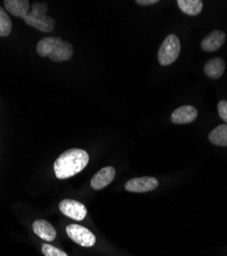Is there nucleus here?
Wrapping results in <instances>:
<instances>
[{
    "label": "nucleus",
    "instance_id": "39448f33",
    "mask_svg": "<svg viewBox=\"0 0 227 256\" xmlns=\"http://www.w3.org/2000/svg\"><path fill=\"white\" fill-rule=\"evenodd\" d=\"M58 208L64 216L75 220H83L87 214V208L84 204L72 199H65L60 201Z\"/></svg>",
    "mask_w": 227,
    "mask_h": 256
},
{
    "label": "nucleus",
    "instance_id": "423d86ee",
    "mask_svg": "<svg viewBox=\"0 0 227 256\" xmlns=\"http://www.w3.org/2000/svg\"><path fill=\"white\" fill-rule=\"evenodd\" d=\"M159 180L153 176L136 178L125 184V190L131 193H147L158 188Z\"/></svg>",
    "mask_w": 227,
    "mask_h": 256
},
{
    "label": "nucleus",
    "instance_id": "6ab92c4d",
    "mask_svg": "<svg viewBox=\"0 0 227 256\" xmlns=\"http://www.w3.org/2000/svg\"><path fill=\"white\" fill-rule=\"evenodd\" d=\"M218 113L220 118L227 123V102L226 100H221L218 104Z\"/></svg>",
    "mask_w": 227,
    "mask_h": 256
},
{
    "label": "nucleus",
    "instance_id": "1a4fd4ad",
    "mask_svg": "<svg viewBox=\"0 0 227 256\" xmlns=\"http://www.w3.org/2000/svg\"><path fill=\"white\" fill-rule=\"evenodd\" d=\"M198 110L193 106H182L177 108L171 115V121L175 124H188L196 120Z\"/></svg>",
    "mask_w": 227,
    "mask_h": 256
},
{
    "label": "nucleus",
    "instance_id": "2eb2a0df",
    "mask_svg": "<svg viewBox=\"0 0 227 256\" xmlns=\"http://www.w3.org/2000/svg\"><path fill=\"white\" fill-rule=\"evenodd\" d=\"M177 6L185 14L198 16L201 14L204 4L202 0H178Z\"/></svg>",
    "mask_w": 227,
    "mask_h": 256
},
{
    "label": "nucleus",
    "instance_id": "f3484780",
    "mask_svg": "<svg viewBox=\"0 0 227 256\" xmlns=\"http://www.w3.org/2000/svg\"><path fill=\"white\" fill-rule=\"evenodd\" d=\"M12 23L7 12L0 6V37H6L10 34Z\"/></svg>",
    "mask_w": 227,
    "mask_h": 256
},
{
    "label": "nucleus",
    "instance_id": "9d476101",
    "mask_svg": "<svg viewBox=\"0 0 227 256\" xmlns=\"http://www.w3.org/2000/svg\"><path fill=\"white\" fill-rule=\"evenodd\" d=\"M33 232L44 241L51 242L56 238V230L51 224L44 220H37L33 222Z\"/></svg>",
    "mask_w": 227,
    "mask_h": 256
},
{
    "label": "nucleus",
    "instance_id": "dca6fc26",
    "mask_svg": "<svg viewBox=\"0 0 227 256\" xmlns=\"http://www.w3.org/2000/svg\"><path fill=\"white\" fill-rule=\"evenodd\" d=\"M209 140L219 146H227V124H221L210 132Z\"/></svg>",
    "mask_w": 227,
    "mask_h": 256
},
{
    "label": "nucleus",
    "instance_id": "f257e3e1",
    "mask_svg": "<svg viewBox=\"0 0 227 256\" xmlns=\"http://www.w3.org/2000/svg\"><path fill=\"white\" fill-rule=\"evenodd\" d=\"M89 162V156L82 148H70L65 151L54 162L55 176L59 180L72 178L83 170Z\"/></svg>",
    "mask_w": 227,
    "mask_h": 256
},
{
    "label": "nucleus",
    "instance_id": "ddd939ff",
    "mask_svg": "<svg viewBox=\"0 0 227 256\" xmlns=\"http://www.w3.org/2000/svg\"><path fill=\"white\" fill-rule=\"evenodd\" d=\"M204 71L209 78L218 79L225 71V62L221 58H214L207 62L204 67Z\"/></svg>",
    "mask_w": 227,
    "mask_h": 256
},
{
    "label": "nucleus",
    "instance_id": "6e6552de",
    "mask_svg": "<svg viewBox=\"0 0 227 256\" xmlns=\"http://www.w3.org/2000/svg\"><path fill=\"white\" fill-rule=\"evenodd\" d=\"M225 39H226V35L223 31L215 30L202 40V44H201L202 50L207 52H215L223 46Z\"/></svg>",
    "mask_w": 227,
    "mask_h": 256
},
{
    "label": "nucleus",
    "instance_id": "f8f14e48",
    "mask_svg": "<svg viewBox=\"0 0 227 256\" xmlns=\"http://www.w3.org/2000/svg\"><path fill=\"white\" fill-rule=\"evenodd\" d=\"M74 54L73 46L69 41H61L57 44V46L53 50V52L49 54V58L53 62H66L69 60Z\"/></svg>",
    "mask_w": 227,
    "mask_h": 256
},
{
    "label": "nucleus",
    "instance_id": "f03ea898",
    "mask_svg": "<svg viewBox=\"0 0 227 256\" xmlns=\"http://www.w3.org/2000/svg\"><path fill=\"white\" fill-rule=\"evenodd\" d=\"M48 6L45 2H35L32 10L24 18L25 23L41 32L49 33L55 27L54 20L46 14Z\"/></svg>",
    "mask_w": 227,
    "mask_h": 256
},
{
    "label": "nucleus",
    "instance_id": "7ed1b4c3",
    "mask_svg": "<svg viewBox=\"0 0 227 256\" xmlns=\"http://www.w3.org/2000/svg\"><path fill=\"white\" fill-rule=\"evenodd\" d=\"M181 50L180 40L175 34L168 35L165 40L162 42V44L158 52L159 62L162 66H168L173 64L177 58L179 56Z\"/></svg>",
    "mask_w": 227,
    "mask_h": 256
},
{
    "label": "nucleus",
    "instance_id": "aec40b11",
    "mask_svg": "<svg viewBox=\"0 0 227 256\" xmlns=\"http://www.w3.org/2000/svg\"><path fill=\"white\" fill-rule=\"evenodd\" d=\"M159 2L158 0H136V4L138 6H154L156 4H158Z\"/></svg>",
    "mask_w": 227,
    "mask_h": 256
},
{
    "label": "nucleus",
    "instance_id": "9b49d317",
    "mask_svg": "<svg viewBox=\"0 0 227 256\" xmlns=\"http://www.w3.org/2000/svg\"><path fill=\"white\" fill-rule=\"evenodd\" d=\"M4 8L11 16L23 20L30 12V2L28 0H4Z\"/></svg>",
    "mask_w": 227,
    "mask_h": 256
},
{
    "label": "nucleus",
    "instance_id": "4468645a",
    "mask_svg": "<svg viewBox=\"0 0 227 256\" xmlns=\"http://www.w3.org/2000/svg\"><path fill=\"white\" fill-rule=\"evenodd\" d=\"M59 37H45L42 38L37 44V54L40 56H49L53 50L57 46L59 42H61Z\"/></svg>",
    "mask_w": 227,
    "mask_h": 256
},
{
    "label": "nucleus",
    "instance_id": "a211bd4d",
    "mask_svg": "<svg viewBox=\"0 0 227 256\" xmlns=\"http://www.w3.org/2000/svg\"><path fill=\"white\" fill-rule=\"evenodd\" d=\"M42 252L45 256H68L66 252L60 250L50 244H43L42 245Z\"/></svg>",
    "mask_w": 227,
    "mask_h": 256
},
{
    "label": "nucleus",
    "instance_id": "20e7f679",
    "mask_svg": "<svg viewBox=\"0 0 227 256\" xmlns=\"http://www.w3.org/2000/svg\"><path fill=\"white\" fill-rule=\"evenodd\" d=\"M66 232L71 240L82 247H92L96 242L93 232L80 224H69L66 228Z\"/></svg>",
    "mask_w": 227,
    "mask_h": 256
},
{
    "label": "nucleus",
    "instance_id": "0eeeda50",
    "mask_svg": "<svg viewBox=\"0 0 227 256\" xmlns=\"http://www.w3.org/2000/svg\"><path fill=\"white\" fill-rule=\"evenodd\" d=\"M116 176V169L113 166H107L101 168L97 174L93 176L90 182V186L93 190H101L108 186Z\"/></svg>",
    "mask_w": 227,
    "mask_h": 256
}]
</instances>
